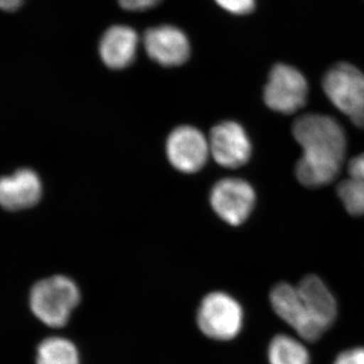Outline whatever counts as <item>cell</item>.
<instances>
[{"label": "cell", "instance_id": "1", "mask_svg": "<svg viewBox=\"0 0 364 364\" xmlns=\"http://www.w3.org/2000/svg\"><path fill=\"white\" fill-rule=\"evenodd\" d=\"M293 135L303 148L296 165L298 181L306 188H320L335 181L347 147L346 136L336 119L326 114H304L294 121Z\"/></svg>", "mask_w": 364, "mask_h": 364}, {"label": "cell", "instance_id": "4", "mask_svg": "<svg viewBox=\"0 0 364 364\" xmlns=\"http://www.w3.org/2000/svg\"><path fill=\"white\" fill-rule=\"evenodd\" d=\"M196 323L208 338L228 341L240 333L243 310L229 294L215 291L203 298L196 314Z\"/></svg>", "mask_w": 364, "mask_h": 364}, {"label": "cell", "instance_id": "18", "mask_svg": "<svg viewBox=\"0 0 364 364\" xmlns=\"http://www.w3.org/2000/svg\"><path fill=\"white\" fill-rule=\"evenodd\" d=\"M119 6L130 11H146L156 6L161 0H117Z\"/></svg>", "mask_w": 364, "mask_h": 364}, {"label": "cell", "instance_id": "3", "mask_svg": "<svg viewBox=\"0 0 364 364\" xmlns=\"http://www.w3.org/2000/svg\"><path fill=\"white\" fill-rule=\"evenodd\" d=\"M326 95L352 123L364 128V74L355 66L339 63L323 78Z\"/></svg>", "mask_w": 364, "mask_h": 364}, {"label": "cell", "instance_id": "13", "mask_svg": "<svg viewBox=\"0 0 364 364\" xmlns=\"http://www.w3.org/2000/svg\"><path fill=\"white\" fill-rule=\"evenodd\" d=\"M296 289L314 320L324 330L331 327L337 317V304L324 282L315 275H309Z\"/></svg>", "mask_w": 364, "mask_h": 364}, {"label": "cell", "instance_id": "17", "mask_svg": "<svg viewBox=\"0 0 364 364\" xmlns=\"http://www.w3.org/2000/svg\"><path fill=\"white\" fill-rule=\"evenodd\" d=\"M218 6L232 14L244 16L252 13L256 6V0H215Z\"/></svg>", "mask_w": 364, "mask_h": 364}, {"label": "cell", "instance_id": "12", "mask_svg": "<svg viewBox=\"0 0 364 364\" xmlns=\"http://www.w3.org/2000/svg\"><path fill=\"white\" fill-rule=\"evenodd\" d=\"M138 44V35L131 26H112L102 35L98 51L105 65L117 70L133 63Z\"/></svg>", "mask_w": 364, "mask_h": 364}, {"label": "cell", "instance_id": "11", "mask_svg": "<svg viewBox=\"0 0 364 364\" xmlns=\"http://www.w3.org/2000/svg\"><path fill=\"white\" fill-rule=\"evenodd\" d=\"M42 182L32 169L16 170L11 176L0 177V207L7 210L32 208L42 196Z\"/></svg>", "mask_w": 364, "mask_h": 364}, {"label": "cell", "instance_id": "9", "mask_svg": "<svg viewBox=\"0 0 364 364\" xmlns=\"http://www.w3.org/2000/svg\"><path fill=\"white\" fill-rule=\"evenodd\" d=\"M208 145L215 162L227 168L243 166L252 152L247 134L241 124L235 122H224L215 126L210 133Z\"/></svg>", "mask_w": 364, "mask_h": 364}, {"label": "cell", "instance_id": "7", "mask_svg": "<svg viewBox=\"0 0 364 364\" xmlns=\"http://www.w3.org/2000/svg\"><path fill=\"white\" fill-rule=\"evenodd\" d=\"M270 303L274 312L306 341H317L326 330L314 320L296 287L279 284L270 293Z\"/></svg>", "mask_w": 364, "mask_h": 364}, {"label": "cell", "instance_id": "5", "mask_svg": "<svg viewBox=\"0 0 364 364\" xmlns=\"http://www.w3.org/2000/svg\"><path fill=\"white\" fill-rule=\"evenodd\" d=\"M308 91V82L301 72L287 64H277L268 76L263 98L272 111L291 114L305 105Z\"/></svg>", "mask_w": 364, "mask_h": 364}, {"label": "cell", "instance_id": "14", "mask_svg": "<svg viewBox=\"0 0 364 364\" xmlns=\"http://www.w3.org/2000/svg\"><path fill=\"white\" fill-rule=\"evenodd\" d=\"M337 193L349 214L364 215V153L349 161L348 176L340 182Z\"/></svg>", "mask_w": 364, "mask_h": 364}, {"label": "cell", "instance_id": "8", "mask_svg": "<svg viewBox=\"0 0 364 364\" xmlns=\"http://www.w3.org/2000/svg\"><path fill=\"white\" fill-rule=\"evenodd\" d=\"M166 153L170 163L179 171L193 173L207 162L210 145L198 129L183 126L168 136Z\"/></svg>", "mask_w": 364, "mask_h": 364}, {"label": "cell", "instance_id": "2", "mask_svg": "<svg viewBox=\"0 0 364 364\" xmlns=\"http://www.w3.org/2000/svg\"><path fill=\"white\" fill-rule=\"evenodd\" d=\"M80 299V291L73 280L54 275L33 284L28 299L31 310L43 324L61 328L68 323Z\"/></svg>", "mask_w": 364, "mask_h": 364}, {"label": "cell", "instance_id": "16", "mask_svg": "<svg viewBox=\"0 0 364 364\" xmlns=\"http://www.w3.org/2000/svg\"><path fill=\"white\" fill-rule=\"evenodd\" d=\"M270 364H309L310 356L306 347L286 335L275 337L268 351Z\"/></svg>", "mask_w": 364, "mask_h": 364}, {"label": "cell", "instance_id": "19", "mask_svg": "<svg viewBox=\"0 0 364 364\" xmlns=\"http://www.w3.org/2000/svg\"><path fill=\"white\" fill-rule=\"evenodd\" d=\"M334 364H364V348H355L340 354Z\"/></svg>", "mask_w": 364, "mask_h": 364}, {"label": "cell", "instance_id": "6", "mask_svg": "<svg viewBox=\"0 0 364 364\" xmlns=\"http://www.w3.org/2000/svg\"><path fill=\"white\" fill-rule=\"evenodd\" d=\"M255 200L252 186L240 178L222 179L210 193V203L215 212L232 226H238L248 219Z\"/></svg>", "mask_w": 364, "mask_h": 364}, {"label": "cell", "instance_id": "15", "mask_svg": "<svg viewBox=\"0 0 364 364\" xmlns=\"http://www.w3.org/2000/svg\"><path fill=\"white\" fill-rule=\"evenodd\" d=\"M36 364H80V356L70 340L49 337L38 346Z\"/></svg>", "mask_w": 364, "mask_h": 364}, {"label": "cell", "instance_id": "20", "mask_svg": "<svg viewBox=\"0 0 364 364\" xmlns=\"http://www.w3.org/2000/svg\"><path fill=\"white\" fill-rule=\"evenodd\" d=\"M23 0H0V9L4 11H14L23 6Z\"/></svg>", "mask_w": 364, "mask_h": 364}, {"label": "cell", "instance_id": "10", "mask_svg": "<svg viewBox=\"0 0 364 364\" xmlns=\"http://www.w3.org/2000/svg\"><path fill=\"white\" fill-rule=\"evenodd\" d=\"M148 56L159 65L172 67L186 63L191 55L188 36L174 26L151 28L144 36Z\"/></svg>", "mask_w": 364, "mask_h": 364}]
</instances>
